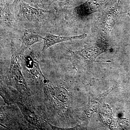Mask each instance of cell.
I'll use <instances>...</instances> for the list:
<instances>
[{
	"mask_svg": "<svg viewBox=\"0 0 130 130\" xmlns=\"http://www.w3.org/2000/svg\"><path fill=\"white\" fill-rule=\"evenodd\" d=\"M13 99L18 106L26 120L30 125L38 129H44L47 121L41 117L33 106L26 100L24 95L16 94Z\"/></svg>",
	"mask_w": 130,
	"mask_h": 130,
	"instance_id": "cell-5",
	"label": "cell"
},
{
	"mask_svg": "<svg viewBox=\"0 0 130 130\" xmlns=\"http://www.w3.org/2000/svg\"><path fill=\"white\" fill-rule=\"evenodd\" d=\"M22 0H14V2L12 4L10 5V6L11 7H15L17 6L19 3L21 2Z\"/></svg>",
	"mask_w": 130,
	"mask_h": 130,
	"instance_id": "cell-12",
	"label": "cell"
},
{
	"mask_svg": "<svg viewBox=\"0 0 130 130\" xmlns=\"http://www.w3.org/2000/svg\"><path fill=\"white\" fill-rule=\"evenodd\" d=\"M11 46V56L8 77L9 85L21 94L30 96V89L22 72L19 54L16 51L12 41Z\"/></svg>",
	"mask_w": 130,
	"mask_h": 130,
	"instance_id": "cell-2",
	"label": "cell"
},
{
	"mask_svg": "<svg viewBox=\"0 0 130 130\" xmlns=\"http://www.w3.org/2000/svg\"><path fill=\"white\" fill-rule=\"evenodd\" d=\"M47 102L54 111L59 113L62 111L69 99L68 92L63 84L59 81L44 80L43 85Z\"/></svg>",
	"mask_w": 130,
	"mask_h": 130,
	"instance_id": "cell-3",
	"label": "cell"
},
{
	"mask_svg": "<svg viewBox=\"0 0 130 130\" xmlns=\"http://www.w3.org/2000/svg\"><path fill=\"white\" fill-rule=\"evenodd\" d=\"M56 12L55 9L48 10L40 8H36L21 2L16 18L19 21L28 27L40 28L54 21Z\"/></svg>",
	"mask_w": 130,
	"mask_h": 130,
	"instance_id": "cell-1",
	"label": "cell"
},
{
	"mask_svg": "<svg viewBox=\"0 0 130 130\" xmlns=\"http://www.w3.org/2000/svg\"><path fill=\"white\" fill-rule=\"evenodd\" d=\"M107 12L100 20L98 28L99 37L100 36V38L106 40L118 17L116 7H113Z\"/></svg>",
	"mask_w": 130,
	"mask_h": 130,
	"instance_id": "cell-6",
	"label": "cell"
},
{
	"mask_svg": "<svg viewBox=\"0 0 130 130\" xmlns=\"http://www.w3.org/2000/svg\"><path fill=\"white\" fill-rule=\"evenodd\" d=\"M1 22L5 25L10 26L16 22V18L12 14L8 3H1Z\"/></svg>",
	"mask_w": 130,
	"mask_h": 130,
	"instance_id": "cell-9",
	"label": "cell"
},
{
	"mask_svg": "<svg viewBox=\"0 0 130 130\" xmlns=\"http://www.w3.org/2000/svg\"><path fill=\"white\" fill-rule=\"evenodd\" d=\"M61 0H28L29 2L40 8L48 9L54 3L59 2Z\"/></svg>",
	"mask_w": 130,
	"mask_h": 130,
	"instance_id": "cell-10",
	"label": "cell"
},
{
	"mask_svg": "<svg viewBox=\"0 0 130 130\" xmlns=\"http://www.w3.org/2000/svg\"><path fill=\"white\" fill-rule=\"evenodd\" d=\"M86 34L73 36H64L48 33L43 37V44L42 51L43 52L52 46L62 42L76 40H82L87 37Z\"/></svg>",
	"mask_w": 130,
	"mask_h": 130,
	"instance_id": "cell-7",
	"label": "cell"
},
{
	"mask_svg": "<svg viewBox=\"0 0 130 130\" xmlns=\"http://www.w3.org/2000/svg\"><path fill=\"white\" fill-rule=\"evenodd\" d=\"M127 3H128V14L130 17V0H127Z\"/></svg>",
	"mask_w": 130,
	"mask_h": 130,
	"instance_id": "cell-13",
	"label": "cell"
},
{
	"mask_svg": "<svg viewBox=\"0 0 130 130\" xmlns=\"http://www.w3.org/2000/svg\"><path fill=\"white\" fill-rule=\"evenodd\" d=\"M75 0H61L60 3V5L61 4H64V6H68L70 5Z\"/></svg>",
	"mask_w": 130,
	"mask_h": 130,
	"instance_id": "cell-11",
	"label": "cell"
},
{
	"mask_svg": "<svg viewBox=\"0 0 130 130\" xmlns=\"http://www.w3.org/2000/svg\"><path fill=\"white\" fill-rule=\"evenodd\" d=\"M43 37L35 32H26L22 38V44L19 50V53L23 54L33 44L41 42Z\"/></svg>",
	"mask_w": 130,
	"mask_h": 130,
	"instance_id": "cell-8",
	"label": "cell"
},
{
	"mask_svg": "<svg viewBox=\"0 0 130 130\" xmlns=\"http://www.w3.org/2000/svg\"><path fill=\"white\" fill-rule=\"evenodd\" d=\"M22 72L25 78L31 82L43 85L46 78L40 68L39 59L40 53L30 50L28 54H19Z\"/></svg>",
	"mask_w": 130,
	"mask_h": 130,
	"instance_id": "cell-4",
	"label": "cell"
}]
</instances>
